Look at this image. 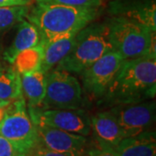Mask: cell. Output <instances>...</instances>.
<instances>
[{"label":"cell","instance_id":"6da1fadb","mask_svg":"<svg viewBox=\"0 0 156 156\" xmlns=\"http://www.w3.org/2000/svg\"><path fill=\"white\" fill-rule=\"evenodd\" d=\"M156 56L124 60L104 98L115 105L132 104L155 96Z\"/></svg>","mask_w":156,"mask_h":156},{"label":"cell","instance_id":"7a4b0ae2","mask_svg":"<svg viewBox=\"0 0 156 156\" xmlns=\"http://www.w3.org/2000/svg\"><path fill=\"white\" fill-rule=\"evenodd\" d=\"M99 8L38 3L30 8L26 20L37 28L41 39L76 34L95 21Z\"/></svg>","mask_w":156,"mask_h":156},{"label":"cell","instance_id":"3957f363","mask_svg":"<svg viewBox=\"0 0 156 156\" xmlns=\"http://www.w3.org/2000/svg\"><path fill=\"white\" fill-rule=\"evenodd\" d=\"M110 50L112 45L107 22L89 23L76 34L72 49L55 69L80 74Z\"/></svg>","mask_w":156,"mask_h":156},{"label":"cell","instance_id":"277c9868","mask_svg":"<svg viewBox=\"0 0 156 156\" xmlns=\"http://www.w3.org/2000/svg\"><path fill=\"white\" fill-rule=\"evenodd\" d=\"M106 22L112 50L124 60L156 56V31L126 17L113 16Z\"/></svg>","mask_w":156,"mask_h":156},{"label":"cell","instance_id":"5b68a950","mask_svg":"<svg viewBox=\"0 0 156 156\" xmlns=\"http://www.w3.org/2000/svg\"><path fill=\"white\" fill-rule=\"evenodd\" d=\"M0 134L26 156H30L38 144L37 128L29 115L23 95L12 101L5 108L0 120Z\"/></svg>","mask_w":156,"mask_h":156},{"label":"cell","instance_id":"8992f818","mask_svg":"<svg viewBox=\"0 0 156 156\" xmlns=\"http://www.w3.org/2000/svg\"><path fill=\"white\" fill-rule=\"evenodd\" d=\"M46 77V95L41 108L81 109L83 107L82 86L71 73L51 69Z\"/></svg>","mask_w":156,"mask_h":156},{"label":"cell","instance_id":"52a82bcc","mask_svg":"<svg viewBox=\"0 0 156 156\" xmlns=\"http://www.w3.org/2000/svg\"><path fill=\"white\" fill-rule=\"evenodd\" d=\"M28 112L35 125L49 126L83 136H89L92 131L90 117L82 108H28Z\"/></svg>","mask_w":156,"mask_h":156},{"label":"cell","instance_id":"ba28073f","mask_svg":"<svg viewBox=\"0 0 156 156\" xmlns=\"http://www.w3.org/2000/svg\"><path fill=\"white\" fill-rule=\"evenodd\" d=\"M123 61L119 54L110 50L83 69L79 75L85 90L96 98L103 97Z\"/></svg>","mask_w":156,"mask_h":156},{"label":"cell","instance_id":"9c48e42d","mask_svg":"<svg viewBox=\"0 0 156 156\" xmlns=\"http://www.w3.org/2000/svg\"><path fill=\"white\" fill-rule=\"evenodd\" d=\"M122 129L124 138L152 130L155 122V101H144L132 104L115 105L109 109Z\"/></svg>","mask_w":156,"mask_h":156},{"label":"cell","instance_id":"30bf717a","mask_svg":"<svg viewBox=\"0 0 156 156\" xmlns=\"http://www.w3.org/2000/svg\"><path fill=\"white\" fill-rule=\"evenodd\" d=\"M38 144L47 149L69 156H87L90 143L87 136L44 125H36Z\"/></svg>","mask_w":156,"mask_h":156},{"label":"cell","instance_id":"8fae6325","mask_svg":"<svg viewBox=\"0 0 156 156\" xmlns=\"http://www.w3.org/2000/svg\"><path fill=\"white\" fill-rule=\"evenodd\" d=\"M109 11L113 16L134 20L156 31L155 0H113Z\"/></svg>","mask_w":156,"mask_h":156},{"label":"cell","instance_id":"7c38bea8","mask_svg":"<svg viewBox=\"0 0 156 156\" xmlns=\"http://www.w3.org/2000/svg\"><path fill=\"white\" fill-rule=\"evenodd\" d=\"M90 121L95 140L98 143L115 148L124 139L122 129L110 110L95 114Z\"/></svg>","mask_w":156,"mask_h":156},{"label":"cell","instance_id":"4fadbf2b","mask_svg":"<svg viewBox=\"0 0 156 156\" xmlns=\"http://www.w3.org/2000/svg\"><path fill=\"white\" fill-rule=\"evenodd\" d=\"M76 35L67 34L48 39H41L43 46V61L41 71L48 73L63 59L72 49Z\"/></svg>","mask_w":156,"mask_h":156},{"label":"cell","instance_id":"5bb4252c","mask_svg":"<svg viewBox=\"0 0 156 156\" xmlns=\"http://www.w3.org/2000/svg\"><path fill=\"white\" fill-rule=\"evenodd\" d=\"M115 149L118 156H156L155 132L148 130L124 138Z\"/></svg>","mask_w":156,"mask_h":156},{"label":"cell","instance_id":"9a60e30c","mask_svg":"<svg viewBox=\"0 0 156 156\" xmlns=\"http://www.w3.org/2000/svg\"><path fill=\"white\" fill-rule=\"evenodd\" d=\"M40 40L41 37L37 28L28 20L23 19L17 24L15 38L4 53L5 60L12 64L18 53L37 45Z\"/></svg>","mask_w":156,"mask_h":156},{"label":"cell","instance_id":"2e32d148","mask_svg":"<svg viewBox=\"0 0 156 156\" xmlns=\"http://www.w3.org/2000/svg\"><path fill=\"white\" fill-rule=\"evenodd\" d=\"M23 97L27 100L28 108H41L46 95V74L42 71L21 76Z\"/></svg>","mask_w":156,"mask_h":156},{"label":"cell","instance_id":"e0dca14e","mask_svg":"<svg viewBox=\"0 0 156 156\" xmlns=\"http://www.w3.org/2000/svg\"><path fill=\"white\" fill-rule=\"evenodd\" d=\"M23 95L20 74L13 66H0V99L12 101Z\"/></svg>","mask_w":156,"mask_h":156},{"label":"cell","instance_id":"ac0fdd59","mask_svg":"<svg viewBox=\"0 0 156 156\" xmlns=\"http://www.w3.org/2000/svg\"><path fill=\"white\" fill-rule=\"evenodd\" d=\"M43 61V46L42 44L29 48L17 54L12 62L13 67L20 76L41 71Z\"/></svg>","mask_w":156,"mask_h":156},{"label":"cell","instance_id":"d6986e66","mask_svg":"<svg viewBox=\"0 0 156 156\" xmlns=\"http://www.w3.org/2000/svg\"><path fill=\"white\" fill-rule=\"evenodd\" d=\"M29 5L0 7V32H4L26 19Z\"/></svg>","mask_w":156,"mask_h":156},{"label":"cell","instance_id":"ffe728a7","mask_svg":"<svg viewBox=\"0 0 156 156\" xmlns=\"http://www.w3.org/2000/svg\"><path fill=\"white\" fill-rule=\"evenodd\" d=\"M38 3L56 4L63 5L74 6V7H91L100 8L103 0H35Z\"/></svg>","mask_w":156,"mask_h":156},{"label":"cell","instance_id":"44dd1931","mask_svg":"<svg viewBox=\"0 0 156 156\" xmlns=\"http://www.w3.org/2000/svg\"><path fill=\"white\" fill-rule=\"evenodd\" d=\"M88 156H118L116 151L111 147L103 145L98 143L97 141H94L90 143L88 153Z\"/></svg>","mask_w":156,"mask_h":156},{"label":"cell","instance_id":"7402d4cb","mask_svg":"<svg viewBox=\"0 0 156 156\" xmlns=\"http://www.w3.org/2000/svg\"><path fill=\"white\" fill-rule=\"evenodd\" d=\"M0 156H26L17 150L9 140L0 134Z\"/></svg>","mask_w":156,"mask_h":156},{"label":"cell","instance_id":"603a6c76","mask_svg":"<svg viewBox=\"0 0 156 156\" xmlns=\"http://www.w3.org/2000/svg\"><path fill=\"white\" fill-rule=\"evenodd\" d=\"M30 156H69L66 155V154H59L54 151L49 150L46 147L41 146L40 144H37L36 146V147L33 150L31 151V153L30 154ZM88 156V155H87Z\"/></svg>","mask_w":156,"mask_h":156},{"label":"cell","instance_id":"cb8c5ba5","mask_svg":"<svg viewBox=\"0 0 156 156\" xmlns=\"http://www.w3.org/2000/svg\"><path fill=\"white\" fill-rule=\"evenodd\" d=\"M30 2L27 0H0V7L16 5H29Z\"/></svg>","mask_w":156,"mask_h":156},{"label":"cell","instance_id":"d4e9b609","mask_svg":"<svg viewBox=\"0 0 156 156\" xmlns=\"http://www.w3.org/2000/svg\"><path fill=\"white\" fill-rule=\"evenodd\" d=\"M11 102V101H6V100H1L0 99V108H6L10 103Z\"/></svg>","mask_w":156,"mask_h":156},{"label":"cell","instance_id":"484cf974","mask_svg":"<svg viewBox=\"0 0 156 156\" xmlns=\"http://www.w3.org/2000/svg\"><path fill=\"white\" fill-rule=\"evenodd\" d=\"M27 1H29V2H30V3H31V1H32V0H27Z\"/></svg>","mask_w":156,"mask_h":156}]
</instances>
